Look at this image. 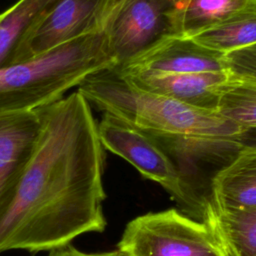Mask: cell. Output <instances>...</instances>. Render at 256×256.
<instances>
[{"instance_id":"1","label":"cell","mask_w":256,"mask_h":256,"mask_svg":"<svg viewBox=\"0 0 256 256\" xmlns=\"http://www.w3.org/2000/svg\"><path fill=\"white\" fill-rule=\"evenodd\" d=\"M39 112L34 149L0 219V253L51 251L106 226L105 148L89 102L75 91Z\"/></svg>"},{"instance_id":"2","label":"cell","mask_w":256,"mask_h":256,"mask_svg":"<svg viewBox=\"0 0 256 256\" xmlns=\"http://www.w3.org/2000/svg\"><path fill=\"white\" fill-rule=\"evenodd\" d=\"M116 66L105 28L93 30L0 69V113L49 106L90 75Z\"/></svg>"},{"instance_id":"3","label":"cell","mask_w":256,"mask_h":256,"mask_svg":"<svg viewBox=\"0 0 256 256\" xmlns=\"http://www.w3.org/2000/svg\"><path fill=\"white\" fill-rule=\"evenodd\" d=\"M102 110L156 133L238 137L244 130L216 111L196 108L134 86L117 69L87 77L77 89Z\"/></svg>"},{"instance_id":"4","label":"cell","mask_w":256,"mask_h":256,"mask_svg":"<svg viewBox=\"0 0 256 256\" xmlns=\"http://www.w3.org/2000/svg\"><path fill=\"white\" fill-rule=\"evenodd\" d=\"M149 133L177 171L180 185L178 205L185 213L202 221L210 204L214 178L243 149L238 137Z\"/></svg>"},{"instance_id":"5","label":"cell","mask_w":256,"mask_h":256,"mask_svg":"<svg viewBox=\"0 0 256 256\" xmlns=\"http://www.w3.org/2000/svg\"><path fill=\"white\" fill-rule=\"evenodd\" d=\"M117 248L129 256H229L230 250L205 222L176 209L150 212L126 225Z\"/></svg>"},{"instance_id":"6","label":"cell","mask_w":256,"mask_h":256,"mask_svg":"<svg viewBox=\"0 0 256 256\" xmlns=\"http://www.w3.org/2000/svg\"><path fill=\"white\" fill-rule=\"evenodd\" d=\"M109 15L108 0H58L23 36L10 65L104 27Z\"/></svg>"},{"instance_id":"7","label":"cell","mask_w":256,"mask_h":256,"mask_svg":"<svg viewBox=\"0 0 256 256\" xmlns=\"http://www.w3.org/2000/svg\"><path fill=\"white\" fill-rule=\"evenodd\" d=\"M177 0H123L105 23L110 52L117 66L160 38L172 35L170 14Z\"/></svg>"},{"instance_id":"8","label":"cell","mask_w":256,"mask_h":256,"mask_svg":"<svg viewBox=\"0 0 256 256\" xmlns=\"http://www.w3.org/2000/svg\"><path fill=\"white\" fill-rule=\"evenodd\" d=\"M103 147L133 165L140 174L160 184L177 202L180 185L177 171L154 137L132 123L104 113L98 124Z\"/></svg>"},{"instance_id":"9","label":"cell","mask_w":256,"mask_h":256,"mask_svg":"<svg viewBox=\"0 0 256 256\" xmlns=\"http://www.w3.org/2000/svg\"><path fill=\"white\" fill-rule=\"evenodd\" d=\"M121 74L137 72L197 73L228 71L224 54L208 49L192 38L167 35L115 67Z\"/></svg>"},{"instance_id":"10","label":"cell","mask_w":256,"mask_h":256,"mask_svg":"<svg viewBox=\"0 0 256 256\" xmlns=\"http://www.w3.org/2000/svg\"><path fill=\"white\" fill-rule=\"evenodd\" d=\"M40 124L39 110L0 113V219L13 200Z\"/></svg>"},{"instance_id":"11","label":"cell","mask_w":256,"mask_h":256,"mask_svg":"<svg viewBox=\"0 0 256 256\" xmlns=\"http://www.w3.org/2000/svg\"><path fill=\"white\" fill-rule=\"evenodd\" d=\"M122 75L142 90L160 94L196 108L216 112L222 91L232 77L229 71L197 73L137 72Z\"/></svg>"},{"instance_id":"12","label":"cell","mask_w":256,"mask_h":256,"mask_svg":"<svg viewBox=\"0 0 256 256\" xmlns=\"http://www.w3.org/2000/svg\"><path fill=\"white\" fill-rule=\"evenodd\" d=\"M208 207L223 212L256 208V150L242 149L217 174Z\"/></svg>"},{"instance_id":"13","label":"cell","mask_w":256,"mask_h":256,"mask_svg":"<svg viewBox=\"0 0 256 256\" xmlns=\"http://www.w3.org/2000/svg\"><path fill=\"white\" fill-rule=\"evenodd\" d=\"M249 0H177L170 14L172 34L192 38L222 22Z\"/></svg>"},{"instance_id":"14","label":"cell","mask_w":256,"mask_h":256,"mask_svg":"<svg viewBox=\"0 0 256 256\" xmlns=\"http://www.w3.org/2000/svg\"><path fill=\"white\" fill-rule=\"evenodd\" d=\"M192 39L222 54L256 43V0H249L240 10Z\"/></svg>"},{"instance_id":"15","label":"cell","mask_w":256,"mask_h":256,"mask_svg":"<svg viewBox=\"0 0 256 256\" xmlns=\"http://www.w3.org/2000/svg\"><path fill=\"white\" fill-rule=\"evenodd\" d=\"M235 256H256V208L223 212L207 208L202 219Z\"/></svg>"},{"instance_id":"16","label":"cell","mask_w":256,"mask_h":256,"mask_svg":"<svg viewBox=\"0 0 256 256\" xmlns=\"http://www.w3.org/2000/svg\"><path fill=\"white\" fill-rule=\"evenodd\" d=\"M57 1L18 0L3 11L0 20V69L10 65L23 36Z\"/></svg>"},{"instance_id":"17","label":"cell","mask_w":256,"mask_h":256,"mask_svg":"<svg viewBox=\"0 0 256 256\" xmlns=\"http://www.w3.org/2000/svg\"><path fill=\"white\" fill-rule=\"evenodd\" d=\"M217 112L243 129L256 128V80L232 76L222 91Z\"/></svg>"},{"instance_id":"18","label":"cell","mask_w":256,"mask_h":256,"mask_svg":"<svg viewBox=\"0 0 256 256\" xmlns=\"http://www.w3.org/2000/svg\"><path fill=\"white\" fill-rule=\"evenodd\" d=\"M224 57L233 77L256 80V43L224 54Z\"/></svg>"},{"instance_id":"19","label":"cell","mask_w":256,"mask_h":256,"mask_svg":"<svg viewBox=\"0 0 256 256\" xmlns=\"http://www.w3.org/2000/svg\"><path fill=\"white\" fill-rule=\"evenodd\" d=\"M48 256H129L127 253L120 249H116L109 252L101 253H86L76 249L74 246L67 244L65 246L51 250Z\"/></svg>"},{"instance_id":"20","label":"cell","mask_w":256,"mask_h":256,"mask_svg":"<svg viewBox=\"0 0 256 256\" xmlns=\"http://www.w3.org/2000/svg\"><path fill=\"white\" fill-rule=\"evenodd\" d=\"M238 140L243 149L256 150V128L244 129L238 136Z\"/></svg>"},{"instance_id":"21","label":"cell","mask_w":256,"mask_h":256,"mask_svg":"<svg viewBox=\"0 0 256 256\" xmlns=\"http://www.w3.org/2000/svg\"><path fill=\"white\" fill-rule=\"evenodd\" d=\"M123 0H108V3H109V8H110V14L112 13V11L115 9V7L120 4ZM110 16V15H109Z\"/></svg>"},{"instance_id":"22","label":"cell","mask_w":256,"mask_h":256,"mask_svg":"<svg viewBox=\"0 0 256 256\" xmlns=\"http://www.w3.org/2000/svg\"><path fill=\"white\" fill-rule=\"evenodd\" d=\"M229 250H230V249H229ZM229 256H235V255H234V253H233L231 250H230V255H229Z\"/></svg>"},{"instance_id":"23","label":"cell","mask_w":256,"mask_h":256,"mask_svg":"<svg viewBox=\"0 0 256 256\" xmlns=\"http://www.w3.org/2000/svg\"><path fill=\"white\" fill-rule=\"evenodd\" d=\"M2 17H3V12H1V13H0V20L2 19Z\"/></svg>"}]
</instances>
